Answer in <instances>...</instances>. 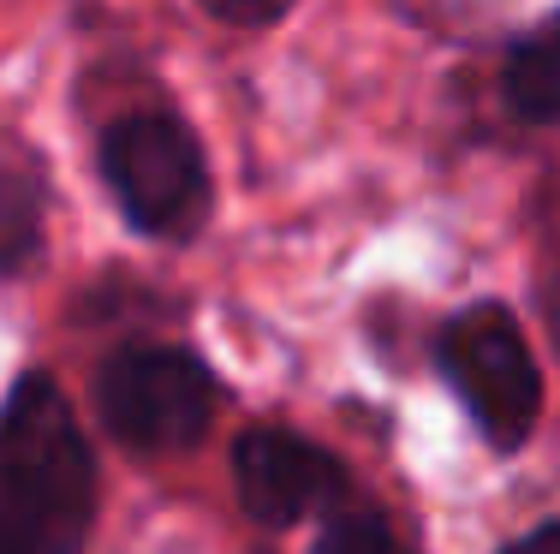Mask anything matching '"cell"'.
<instances>
[{
	"mask_svg": "<svg viewBox=\"0 0 560 554\" xmlns=\"http://www.w3.org/2000/svg\"><path fill=\"white\" fill-rule=\"evenodd\" d=\"M96 465L72 400L31 369L0 405V554H84Z\"/></svg>",
	"mask_w": 560,
	"mask_h": 554,
	"instance_id": "6da1fadb",
	"label": "cell"
},
{
	"mask_svg": "<svg viewBox=\"0 0 560 554\" xmlns=\"http://www.w3.org/2000/svg\"><path fill=\"white\" fill-rule=\"evenodd\" d=\"M102 179L126 221L150 239H191L209 221L203 143L173 114H131L102 131Z\"/></svg>",
	"mask_w": 560,
	"mask_h": 554,
	"instance_id": "7a4b0ae2",
	"label": "cell"
},
{
	"mask_svg": "<svg viewBox=\"0 0 560 554\" xmlns=\"http://www.w3.org/2000/svg\"><path fill=\"white\" fill-rule=\"evenodd\" d=\"M96 412L126 447H191L215 417V376L179 346H119L96 376Z\"/></svg>",
	"mask_w": 560,
	"mask_h": 554,
	"instance_id": "3957f363",
	"label": "cell"
},
{
	"mask_svg": "<svg viewBox=\"0 0 560 554\" xmlns=\"http://www.w3.org/2000/svg\"><path fill=\"white\" fill-rule=\"evenodd\" d=\"M442 369L477 429L495 447H525L542 412V376L525 346V328L501 305H471L442 328Z\"/></svg>",
	"mask_w": 560,
	"mask_h": 554,
	"instance_id": "277c9868",
	"label": "cell"
},
{
	"mask_svg": "<svg viewBox=\"0 0 560 554\" xmlns=\"http://www.w3.org/2000/svg\"><path fill=\"white\" fill-rule=\"evenodd\" d=\"M233 478L238 500L262 524H299L304 512L328 507L340 495V459L311 447L292 429H250L233 447Z\"/></svg>",
	"mask_w": 560,
	"mask_h": 554,
	"instance_id": "5b68a950",
	"label": "cell"
},
{
	"mask_svg": "<svg viewBox=\"0 0 560 554\" xmlns=\"http://www.w3.org/2000/svg\"><path fill=\"white\" fill-rule=\"evenodd\" d=\"M501 96H506V108H513L518 120L560 126V12L506 48Z\"/></svg>",
	"mask_w": 560,
	"mask_h": 554,
	"instance_id": "8992f818",
	"label": "cell"
},
{
	"mask_svg": "<svg viewBox=\"0 0 560 554\" xmlns=\"http://www.w3.org/2000/svg\"><path fill=\"white\" fill-rule=\"evenodd\" d=\"M43 245V197L31 179L0 167V274L24 269Z\"/></svg>",
	"mask_w": 560,
	"mask_h": 554,
	"instance_id": "52a82bcc",
	"label": "cell"
},
{
	"mask_svg": "<svg viewBox=\"0 0 560 554\" xmlns=\"http://www.w3.org/2000/svg\"><path fill=\"white\" fill-rule=\"evenodd\" d=\"M316 554H406V543H399L388 531V519H376V512H340L323 531Z\"/></svg>",
	"mask_w": 560,
	"mask_h": 554,
	"instance_id": "ba28073f",
	"label": "cell"
},
{
	"mask_svg": "<svg viewBox=\"0 0 560 554\" xmlns=\"http://www.w3.org/2000/svg\"><path fill=\"white\" fill-rule=\"evenodd\" d=\"M287 7H238V0H209V19L221 24H280Z\"/></svg>",
	"mask_w": 560,
	"mask_h": 554,
	"instance_id": "9c48e42d",
	"label": "cell"
},
{
	"mask_svg": "<svg viewBox=\"0 0 560 554\" xmlns=\"http://www.w3.org/2000/svg\"><path fill=\"white\" fill-rule=\"evenodd\" d=\"M506 554H560V519H549V524H537L530 537H518Z\"/></svg>",
	"mask_w": 560,
	"mask_h": 554,
	"instance_id": "30bf717a",
	"label": "cell"
}]
</instances>
